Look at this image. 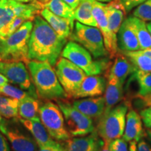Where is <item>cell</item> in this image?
<instances>
[{"mask_svg":"<svg viewBox=\"0 0 151 151\" xmlns=\"http://www.w3.org/2000/svg\"><path fill=\"white\" fill-rule=\"evenodd\" d=\"M67 43L42 16L34 19L33 28L28 43V57L30 60L48 62L54 67Z\"/></svg>","mask_w":151,"mask_h":151,"instance_id":"1","label":"cell"},{"mask_svg":"<svg viewBox=\"0 0 151 151\" xmlns=\"http://www.w3.org/2000/svg\"><path fill=\"white\" fill-rule=\"evenodd\" d=\"M27 65L38 97L46 101L67 99L55 71L48 62L29 60Z\"/></svg>","mask_w":151,"mask_h":151,"instance_id":"2","label":"cell"},{"mask_svg":"<svg viewBox=\"0 0 151 151\" xmlns=\"http://www.w3.org/2000/svg\"><path fill=\"white\" fill-rule=\"evenodd\" d=\"M33 28L31 20L25 21L12 35L0 40V62H22L27 64L28 43Z\"/></svg>","mask_w":151,"mask_h":151,"instance_id":"3","label":"cell"},{"mask_svg":"<svg viewBox=\"0 0 151 151\" xmlns=\"http://www.w3.org/2000/svg\"><path fill=\"white\" fill-rule=\"evenodd\" d=\"M126 103H120L110 110L104 111L98 121L96 131L104 142L109 144L123 135L126 115L128 111Z\"/></svg>","mask_w":151,"mask_h":151,"instance_id":"4","label":"cell"},{"mask_svg":"<svg viewBox=\"0 0 151 151\" xmlns=\"http://www.w3.org/2000/svg\"><path fill=\"white\" fill-rule=\"evenodd\" d=\"M61 55L83 69L87 76L101 74L108 66L106 60L101 58L99 60H94L88 50L72 41L66 43Z\"/></svg>","mask_w":151,"mask_h":151,"instance_id":"5","label":"cell"},{"mask_svg":"<svg viewBox=\"0 0 151 151\" xmlns=\"http://www.w3.org/2000/svg\"><path fill=\"white\" fill-rule=\"evenodd\" d=\"M69 39L84 47L94 58H104L109 55L102 34L98 27L86 25L77 21Z\"/></svg>","mask_w":151,"mask_h":151,"instance_id":"6","label":"cell"},{"mask_svg":"<svg viewBox=\"0 0 151 151\" xmlns=\"http://www.w3.org/2000/svg\"><path fill=\"white\" fill-rule=\"evenodd\" d=\"M39 118L43 125L52 139L59 141H66L71 138L66 127L65 118L59 106L47 101L39 108Z\"/></svg>","mask_w":151,"mask_h":151,"instance_id":"7","label":"cell"},{"mask_svg":"<svg viewBox=\"0 0 151 151\" xmlns=\"http://www.w3.org/2000/svg\"><path fill=\"white\" fill-rule=\"evenodd\" d=\"M56 101L61 109L66 127L71 137H83L94 131L95 128L92 119L83 114L66 99Z\"/></svg>","mask_w":151,"mask_h":151,"instance_id":"8","label":"cell"},{"mask_svg":"<svg viewBox=\"0 0 151 151\" xmlns=\"http://www.w3.org/2000/svg\"><path fill=\"white\" fill-rule=\"evenodd\" d=\"M55 67L57 77L68 97L73 98L86 77V73L80 67L63 57L58 59Z\"/></svg>","mask_w":151,"mask_h":151,"instance_id":"9","label":"cell"},{"mask_svg":"<svg viewBox=\"0 0 151 151\" xmlns=\"http://www.w3.org/2000/svg\"><path fill=\"white\" fill-rule=\"evenodd\" d=\"M0 73L20 89L25 90L31 97L37 99L35 86L25 65L22 62H0Z\"/></svg>","mask_w":151,"mask_h":151,"instance_id":"10","label":"cell"},{"mask_svg":"<svg viewBox=\"0 0 151 151\" xmlns=\"http://www.w3.org/2000/svg\"><path fill=\"white\" fill-rule=\"evenodd\" d=\"M17 119H13V122L2 120L0 131L11 143L13 151H37L39 148L35 139L17 125Z\"/></svg>","mask_w":151,"mask_h":151,"instance_id":"11","label":"cell"},{"mask_svg":"<svg viewBox=\"0 0 151 151\" xmlns=\"http://www.w3.org/2000/svg\"><path fill=\"white\" fill-rule=\"evenodd\" d=\"M92 14L102 34L106 49L108 51L111 58H115L118 54L117 37L111 32L109 28L108 19L106 14V4L94 1L92 7Z\"/></svg>","mask_w":151,"mask_h":151,"instance_id":"12","label":"cell"},{"mask_svg":"<svg viewBox=\"0 0 151 151\" xmlns=\"http://www.w3.org/2000/svg\"><path fill=\"white\" fill-rule=\"evenodd\" d=\"M118 48L122 52L141 50L133 24V16L124 19L117 34Z\"/></svg>","mask_w":151,"mask_h":151,"instance_id":"13","label":"cell"},{"mask_svg":"<svg viewBox=\"0 0 151 151\" xmlns=\"http://www.w3.org/2000/svg\"><path fill=\"white\" fill-rule=\"evenodd\" d=\"M65 142V151H99L104 143L96 129L90 134L70 138Z\"/></svg>","mask_w":151,"mask_h":151,"instance_id":"14","label":"cell"},{"mask_svg":"<svg viewBox=\"0 0 151 151\" xmlns=\"http://www.w3.org/2000/svg\"><path fill=\"white\" fill-rule=\"evenodd\" d=\"M106 80L99 75L86 76L73 98L94 97L101 96L104 93Z\"/></svg>","mask_w":151,"mask_h":151,"instance_id":"15","label":"cell"},{"mask_svg":"<svg viewBox=\"0 0 151 151\" xmlns=\"http://www.w3.org/2000/svg\"><path fill=\"white\" fill-rule=\"evenodd\" d=\"M72 105L85 116L92 119H99L104 112L106 105L104 97L83 98L73 101Z\"/></svg>","mask_w":151,"mask_h":151,"instance_id":"16","label":"cell"},{"mask_svg":"<svg viewBox=\"0 0 151 151\" xmlns=\"http://www.w3.org/2000/svg\"><path fill=\"white\" fill-rule=\"evenodd\" d=\"M19 122L26 129H27V131L30 132L39 148L55 146L59 143L55 141V139L50 137L40 120H25V119L19 118Z\"/></svg>","mask_w":151,"mask_h":151,"instance_id":"17","label":"cell"},{"mask_svg":"<svg viewBox=\"0 0 151 151\" xmlns=\"http://www.w3.org/2000/svg\"><path fill=\"white\" fill-rule=\"evenodd\" d=\"M143 121L140 115L134 110L127 111L124 131L122 138L127 143L132 141H139L146 135L143 127Z\"/></svg>","mask_w":151,"mask_h":151,"instance_id":"18","label":"cell"},{"mask_svg":"<svg viewBox=\"0 0 151 151\" xmlns=\"http://www.w3.org/2000/svg\"><path fill=\"white\" fill-rule=\"evenodd\" d=\"M123 85L118 78L108 73L105 89V111H109L121 102L123 99Z\"/></svg>","mask_w":151,"mask_h":151,"instance_id":"19","label":"cell"},{"mask_svg":"<svg viewBox=\"0 0 151 151\" xmlns=\"http://www.w3.org/2000/svg\"><path fill=\"white\" fill-rule=\"evenodd\" d=\"M41 15L60 37L66 39L69 38L74 22L68 18L57 16L46 8L41 10Z\"/></svg>","mask_w":151,"mask_h":151,"instance_id":"20","label":"cell"},{"mask_svg":"<svg viewBox=\"0 0 151 151\" xmlns=\"http://www.w3.org/2000/svg\"><path fill=\"white\" fill-rule=\"evenodd\" d=\"M124 10L120 0H113L106 4V14L108 19L109 28L111 32L117 37V34L124 20Z\"/></svg>","mask_w":151,"mask_h":151,"instance_id":"21","label":"cell"},{"mask_svg":"<svg viewBox=\"0 0 151 151\" xmlns=\"http://www.w3.org/2000/svg\"><path fill=\"white\" fill-rule=\"evenodd\" d=\"M15 16L20 17L26 20H32L44 9V4L36 0L29 3H22L9 0Z\"/></svg>","mask_w":151,"mask_h":151,"instance_id":"22","label":"cell"},{"mask_svg":"<svg viewBox=\"0 0 151 151\" xmlns=\"http://www.w3.org/2000/svg\"><path fill=\"white\" fill-rule=\"evenodd\" d=\"M136 68L124 54L116 55V59L111 66L109 73L114 76L122 84L124 83L129 75L134 72Z\"/></svg>","mask_w":151,"mask_h":151,"instance_id":"23","label":"cell"},{"mask_svg":"<svg viewBox=\"0 0 151 151\" xmlns=\"http://www.w3.org/2000/svg\"><path fill=\"white\" fill-rule=\"evenodd\" d=\"M39 108H40V103L39 100L31 96H27L22 99L19 100V118L25 119V120H40Z\"/></svg>","mask_w":151,"mask_h":151,"instance_id":"24","label":"cell"},{"mask_svg":"<svg viewBox=\"0 0 151 151\" xmlns=\"http://www.w3.org/2000/svg\"><path fill=\"white\" fill-rule=\"evenodd\" d=\"M94 0H81L74 10V19L81 24L97 27V24L92 14Z\"/></svg>","mask_w":151,"mask_h":151,"instance_id":"25","label":"cell"},{"mask_svg":"<svg viewBox=\"0 0 151 151\" xmlns=\"http://www.w3.org/2000/svg\"><path fill=\"white\" fill-rule=\"evenodd\" d=\"M133 24L141 50L151 49V35L146 22L133 16Z\"/></svg>","mask_w":151,"mask_h":151,"instance_id":"26","label":"cell"},{"mask_svg":"<svg viewBox=\"0 0 151 151\" xmlns=\"http://www.w3.org/2000/svg\"><path fill=\"white\" fill-rule=\"evenodd\" d=\"M44 4V8L48 9L57 16L68 18L74 22V10L63 0H50Z\"/></svg>","mask_w":151,"mask_h":151,"instance_id":"27","label":"cell"},{"mask_svg":"<svg viewBox=\"0 0 151 151\" xmlns=\"http://www.w3.org/2000/svg\"><path fill=\"white\" fill-rule=\"evenodd\" d=\"M134 77L138 83V95L146 100L151 96V72L136 69Z\"/></svg>","mask_w":151,"mask_h":151,"instance_id":"28","label":"cell"},{"mask_svg":"<svg viewBox=\"0 0 151 151\" xmlns=\"http://www.w3.org/2000/svg\"><path fill=\"white\" fill-rule=\"evenodd\" d=\"M127 56L135 68L139 70L151 72V58L141 51H132L122 52Z\"/></svg>","mask_w":151,"mask_h":151,"instance_id":"29","label":"cell"},{"mask_svg":"<svg viewBox=\"0 0 151 151\" xmlns=\"http://www.w3.org/2000/svg\"><path fill=\"white\" fill-rule=\"evenodd\" d=\"M15 17L9 0H0V40Z\"/></svg>","mask_w":151,"mask_h":151,"instance_id":"30","label":"cell"},{"mask_svg":"<svg viewBox=\"0 0 151 151\" xmlns=\"http://www.w3.org/2000/svg\"><path fill=\"white\" fill-rule=\"evenodd\" d=\"M0 94L11 98H14L18 100L22 99L23 98L30 96L27 92L20 88L11 86L10 84H6L0 87Z\"/></svg>","mask_w":151,"mask_h":151,"instance_id":"31","label":"cell"},{"mask_svg":"<svg viewBox=\"0 0 151 151\" xmlns=\"http://www.w3.org/2000/svg\"><path fill=\"white\" fill-rule=\"evenodd\" d=\"M133 16L145 22L151 21V0H146L136 7Z\"/></svg>","mask_w":151,"mask_h":151,"instance_id":"32","label":"cell"},{"mask_svg":"<svg viewBox=\"0 0 151 151\" xmlns=\"http://www.w3.org/2000/svg\"><path fill=\"white\" fill-rule=\"evenodd\" d=\"M108 146L111 151H129L127 142L122 137L111 141Z\"/></svg>","mask_w":151,"mask_h":151,"instance_id":"33","label":"cell"},{"mask_svg":"<svg viewBox=\"0 0 151 151\" xmlns=\"http://www.w3.org/2000/svg\"><path fill=\"white\" fill-rule=\"evenodd\" d=\"M129 143V151H151L150 145L143 139L139 141H130Z\"/></svg>","mask_w":151,"mask_h":151,"instance_id":"34","label":"cell"},{"mask_svg":"<svg viewBox=\"0 0 151 151\" xmlns=\"http://www.w3.org/2000/svg\"><path fill=\"white\" fill-rule=\"evenodd\" d=\"M25 21H27L25 19L20 18V17L15 16L14 20H12V22H11V24L9 25L8 28L6 30L4 35V39L8 37L9 36H10L11 35H12L13 33L15 32H16Z\"/></svg>","mask_w":151,"mask_h":151,"instance_id":"35","label":"cell"},{"mask_svg":"<svg viewBox=\"0 0 151 151\" xmlns=\"http://www.w3.org/2000/svg\"><path fill=\"white\" fill-rule=\"evenodd\" d=\"M0 114L6 119L18 118V106H7L0 109Z\"/></svg>","mask_w":151,"mask_h":151,"instance_id":"36","label":"cell"},{"mask_svg":"<svg viewBox=\"0 0 151 151\" xmlns=\"http://www.w3.org/2000/svg\"><path fill=\"white\" fill-rule=\"evenodd\" d=\"M141 118L142 119L143 124L147 130L151 131V104L140 112Z\"/></svg>","mask_w":151,"mask_h":151,"instance_id":"37","label":"cell"},{"mask_svg":"<svg viewBox=\"0 0 151 151\" xmlns=\"http://www.w3.org/2000/svg\"><path fill=\"white\" fill-rule=\"evenodd\" d=\"M146 0H120V3L123 6L125 12H129L132 9L137 7Z\"/></svg>","mask_w":151,"mask_h":151,"instance_id":"38","label":"cell"},{"mask_svg":"<svg viewBox=\"0 0 151 151\" xmlns=\"http://www.w3.org/2000/svg\"><path fill=\"white\" fill-rule=\"evenodd\" d=\"M0 151H11L6 137L0 131Z\"/></svg>","mask_w":151,"mask_h":151,"instance_id":"39","label":"cell"},{"mask_svg":"<svg viewBox=\"0 0 151 151\" xmlns=\"http://www.w3.org/2000/svg\"><path fill=\"white\" fill-rule=\"evenodd\" d=\"M37 151H65V148L62 146V144H60V143H58V144L55 145V146L46 147V148H39Z\"/></svg>","mask_w":151,"mask_h":151,"instance_id":"40","label":"cell"},{"mask_svg":"<svg viewBox=\"0 0 151 151\" xmlns=\"http://www.w3.org/2000/svg\"><path fill=\"white\" fill-rule=\"evenodd\" d=\"M63 1L67 3L73 10H75L80 4L81 0H63Z\"/></svg>","mask_w":151,"mask_h":151,"instance_id":"41","label":"cell"},{"mask_svg":"<svg viewBox=\"0 0 151 151\" xmlns=\"http://www.w3.org/2000/svg\"><path fill=\"white\" fill-rule=\"evenodd\" d=\"M9 81L3 74L0 73V87L4 86V85L8 83Z\"/></svg>","mask_w":151,"mask_h":151,"instance_id":"42","label":"cell"},{"mask_svg":"<svg viewBox=\"0 0 151 151\" xmlns=\"http://www.w3.org/2000/svg\"><path fill=\"white\" fill-rule=\"evenodd\" d=\"M99 151H111L110 150V148H109V146L107 143H104V145L101 147V148H100V150Z\"/></svg>","mask_w":151,"mask_h":151,"instance_id":"43","label":"cell"},{"mask_svg":"<svg viewBox=\"0 0 151 151\" xmlns=\"http://www.w3.org/2000/svg\"><path fill=\"white\" fill-rule=\"evenodd\" d=\"M141 51L151 58V49H147V50H143Z\"/></svg>","mask_w":151,"mask_h":151,"instance_id":"44","label":"cell"},{"mask_svg":"<svg viewBox=\"0 0 151 151\" xmlns=\"http://www.w3.org/2000/svg\"><path fill=\"white\" fill-rule=\"evenodd\" d=\"M14 1H19V2H22V3H29V2H32V1H35L36 0H14Z\"/></svg>","mask_w":151,"mask_h":151,"instance_id":"45","label":"cell"},{"mask_svg":"<svg viewBox=\"0 0 151 151\" xmlns=\"http://www.w3.org/2000/svg\"><path fill=\"white\" fill-rule=\"evenodd\" d=\"M146 134L147 137H148L149 141H150V143L151 144V131H149V130H146Z\"/></svg>","mask_w":151,"mask_h":151,"instance_id":"46","label":"cell"},{"mask_svg":"<svg viewBox=\"0 0 151 151\" xmlns=\"http://www.w3.org/2000/svg\"><path fill=\"white\" fill-rule=\"evenodd\" d=\"M94 1H97L98 2H101V3H104V4H108L111 1H113V0H94Z\"/></svg>","mask_w":151,"mask_h":151,"instance_id":"47","label":"cell"},{"mask_svg":"<svg viewBox=\"0 0 151 151\" xmlns=\"http://www.w3.org/2000/svg\"><path fill=\"white\" fill-rule=\"evenodd\" d=\"M146 25H147V27H148L149 32H150V33L151 35V21L148 22V23H146Z\"/></svg>","mask_w":151,"mask_h":151,"instance_id":"48","label":"cell"},{"mask_svg":"<svg viewBox=\"0 0 151 151\" xmlns=\"http://www.w3.org/2000/svg\"><path fill=\"white\" fill-rule=\"evenodd\" d=\"M146 101H147V102L148 103V104H151V96L146 99Z\"/></svg>","mask_w":151,"mask_h":151,"instance_id":"49","label":"cell"},{"mask_svg":"<svg viewBox=\"0 0 151 151\" xmlns=\"http://www.w3.org/2000/svg\"><path fill=\"white\" fill-rule=\"evenodd\" d=\"M2 121V116H1V114H0V122Z\"/></svg>","mask_w":151,"mask_h":151,"instance_id":"50","label":"cell"},{"mask_svg":"<svg viewBox=\"0 0 151 151\" xmlns=\"http://www.w3.org/2000/svg\"><path fill=\"white\" fill-rule=\"evenodd\" d=\"M49 0H43V1H48Z\"/></svg>","mask_w":151,"mask_h":151,"instance_id":"51","label":"cell"},{"mask_svg":"<svg viewBox=\"0 0 151 151\" xmlns=\"http://www.w3.org/2000/svg\"><path fill=\"white\" fill-rule=\"evenodd\" d=\"M41 1H43V0H41Z\"/></svg>","mask_w":151,"mask_h":151,"instance_id":"52","label":"cell"}]
</instances>
